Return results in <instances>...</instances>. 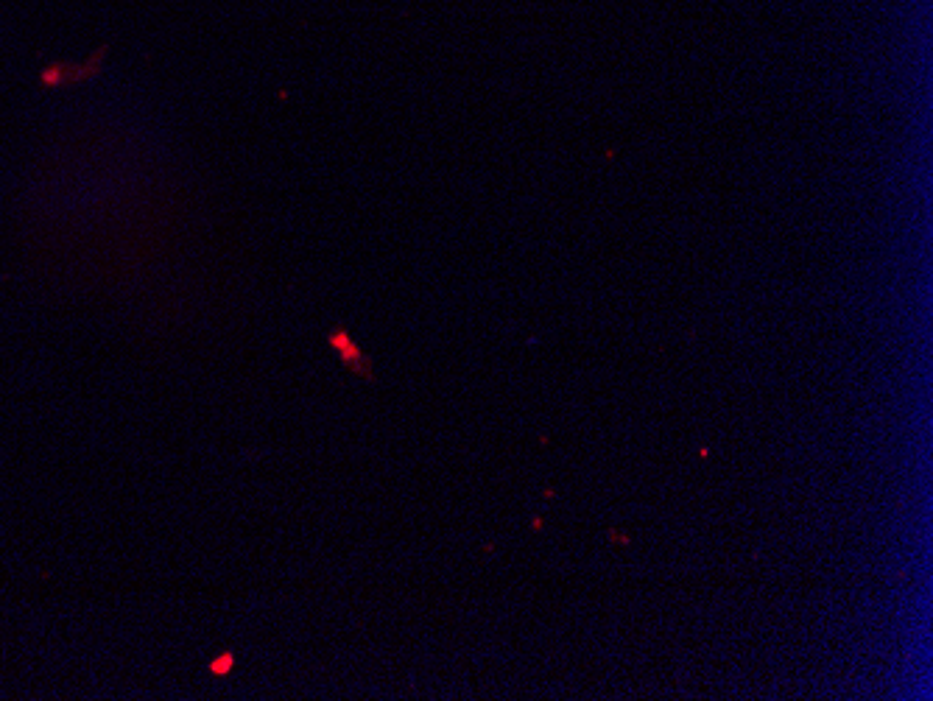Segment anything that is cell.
<instances>
[{
  "mask_svg": "<svg viewBox=\"0 0 933 701\" xmlns=\"http://www.w3.org/2000/svg\"><path fill=\"white\" fill-rule=\"evenodd\" d=\"M327 344L336 350V355L341 358V364L350 369L352 375H358L366 383H372L375 380V372H372V361H369V355H366L347 330H333L330 336H327Z\"/></svg>",
  "mask_w": 933,
  "mask_h": 701,
  "instance_id": "cell-1",
  "label": "cell"
},
{
  "mask_svg": "<svg viewBox=\"0 0 933 701\" xmlns=\"http://www.w3.org/2000/svg\"><path fill=\"white\" fill-rule=\"evenodd\" d=\"M232 668H235V654L232 651H224V654H218L216 660L210 662V674L213 676H230Z\"/></svg>",
  "mask_w": 933,
  "mask_h": 701,
  "instance_id": "cell-2",
  "label": "cell"
}]
</instances>
